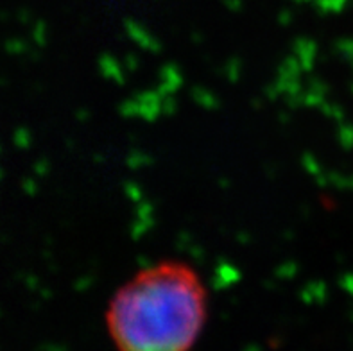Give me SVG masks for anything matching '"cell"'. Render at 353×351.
I'll return each mask as SVG.
<instances>
[{
	"instance_id": "obj_1",
	"label": "cell",
	"mask_w": 353,
	"mask_h": 351,
	"mask_svg": "<svg viewBox=\"0 0 353 351\" xmlns=\"http://www.w3.org/2000/svg\"><path fill=\"white\" fill-rule=\"evenodd\" d=\"M206 289L192 265L161 260L125 281L108 305L119 351H190L206 321Z\"/></svg>"
}]
</instances>
